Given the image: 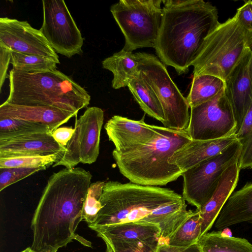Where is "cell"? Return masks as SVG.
Returning <instances> with one entry per match:
<instances>
[{
    "mask_svg": "<svg viewBox=\"0 0 252 252\" xmlns=\"http://www.w3.org/2000/svg\"><path fill=\"white\" fill-rule=\"evenodd\" d=\"M242 144L236 141L219 155L184 172L182 197L201 209L212 197L224 171L238 161Z\"/></svg>",
    "mask_w": 252,
    "mask_h": 252,
    "instance_id": "cell-9",
    "label": "cell"
},
{
    "mask_svg": "<svg viewBox=\"0 0 252 252\" xmlns=\"http://www.w3.org/2000/svg\"><path fill=\"white\" fill-rule=\"evenodd\" d=\"M252 134V102L247 112L241 127L235 134L237 139L241 143Z\"/></svg>",
    "mask_w": 252,
    "mask_h": 252,
    "instance_id": "cell-37",
    "label": "cell"
},
{
    "mask_svg": "<svg viewBox=\"0 0 252 252\" xmlns=\"http://www.w3.org/2000/svg\"><path fill=\"white\" fill-rule=\"evenodd\" d=\"M127 87L142 110L162 123L164 115L161 105L156 94L139 76L138 72Z\"/></svg>",
    "mask_w": 252,
    "mask_h": 252,
    "instance_id": "cell-25",
    "label": "cell"
},
{
    "mask_svg": "<svg viewBox=\"0 0 252 252\" xmlns=\"http://www.w3.org/2000/svg\"><path fill=\"white\" fill-rule=\"evenodd\" d=\"M198 243L201 252H252V244L247 239L225 236L221 230L207 232Z\"/></svg>",
    "mask_w": 252,
    "mask_h": 252,
    "instance_id": "cell-24",
    "label": "cell"
},
{
    "mask_svg": "<svg viewBox=\"0 0 252 252\" xmlns=\"http://www.w3.org/2000/svg\"><path fill=\"white\" fill-rule=\"evenodd\" d=\"M45 168H0V191L34 173L45 169Z\"/></svg>",
    "mask_w": 252,
    "mask_h": 252,
    "instance_id": "cell-33",
    "label": "cell"
},
{
    "mask_svg": "<svg viewBox=\"0 0 252 252\" xmlns=\"http://www.w3.org/2000/svg\"><path fill=\"white\" fill-rule=\"evenodd\" d=\"M37 132L52 133L48 126L42 124L10 118H0V140Z\"/></svg>",
    "mask_w": 252,
    "mask_h": 252,
    "instance_id": "cell-29",
    "label": "cell"
},
{
    "mask_svg": "<svg viewBox=\"0 0 252 252\" xmlns=\"http://www.w3.org/2000/svg\"><path fill=\"white\" fill-rule=\"evenodd\" d=\"M111 252H156L158 239L145 241L103 239Z\"/></svg>",
    "mask_w": 252,
    "mask_h": 252,
    "instance_id": "cell-32",
    "label": "cell"
},
{
    "mask_svg": "<svg viewBox=\"0 0 252 252\" xmlns=\"http://www.w3.org/2000/svg\"><path fill=\"white\" fill-rule=\"evenodd\" d=\"M107 252H111L109 249H107Z\"/></svg>",
    "mask_w": 252,
    "mask_h": 252,
    "instance_id": "cell-42",
    "label": "cell"
},
{
    "mask_svg": "<svg viewBox=\"0 0 252 252\" xmlns=\"http://www.w3.org/2000/svg\"><path fill=\"white\" fill-rule=\"evenodd\" d=\"M144 116L138 121L114 115L105 124L104 128L115 151L124 153L144 145L158 133L160 126L147 124Z\"/></svg>",
    "mask_w": 252,
    "mask_h": 252,
    "instance_id": "cell-14",
    "label": "cell"
},
{
    "mask_svg": "<svg viewBox=\"0 0 252 252\" xmlns=\"http://www.w3.org/2000/svg\"><path fill=\"white\" fill-rule=\"evenodd\" d=\"M42 2L43 22L39 30L56 53L69 58L82 53L84 38L64 1Z\"/></svg>",
    "mask_w": 252,
    "mask_h": 252,
    "instance_id": "cell-11",
    "label": "cell"
},
{
    "mask_svg": "<svg viewBox=\"0 0 252 252\" xmlns=\"http://www.w3.org/2000/svg\"><path fill=\"white\" fill-rule=\"evenodd\" d=\"M202 218L196 209L168 239L166 244L189 247L198 243L201 237Z\"/></svg>",
    "mask_w": 252,
    "mask_h": 252,
    "instance_id": "cell-27",
    "label": "cell"
},
{
    "mask_svg": "<svg viewBox=\"0 0 252 252\" xmlns=\"http://www.w3.org/2000/svg\"><path fill=\"white\" fill-rule=\"evenodd\" d=\"M156 252H201L198 243L189 247H178L168 244L158 246Z\"/></svg>",
    "mask_w": 252,
    "mask_h": 252,
    "instance_id": "cell-39",
    "label": "cell"
},
{
    "mask_svg": "<svg viewBox=\"0 0 252 252\" xmlns=\"http://www.w3.org/2000/svg\"><path fill=\"white\" fill-rule=\"evenodd\" d=\"M138 61L136 53L121 50L102 62V68L112 72V87L115 89L127 87L138 74Z\"/></svg>",
    "mask_w": 252,
    "mask_h": 252,
    "instance_id": "cell-23",
    "label": "cell"
},
{
    "mask_svg": "<svg viewBox=\"0 0 252 252\" xmlns=\"http://www.w3.org/2000/svg\"><path fill=\"white\" fill-rule=\"evenodd\" d=\"M190 108L186 131L192 140H214L236 134L237 124L224 88L211 99Z\"/></svg>",
    "mask_w": 252,
    "mask_h": 252,
    "instance_id": "cell-10",
    "label": "cell"
},
{
    "mask_svg": "<svg viewBox=\"0 0 252 252\" xmlns=\"http://www.w3.org/2000/svg\"><path fill=\"white\" fill-rule=\"evenodd\" d=\"M162 2L161 26L155 49L160 61L181 75L188 71L205 39L220 24L218 9L203 0Z\"/></svg>",
    "mask_w": 252,
    "mask_h": 252,
    "instance_id": "cell-2",
    "label": "cell"
},
{
    "mask_svg": "<svg viewBox=\"0 0 252 252\" xmlns=\"http://www.w3.org/2000/svg\"><path fill=\"white\" fill-rule=\"evenodd\" d=\"M191 140L186 130L160 126L158 133L146 144L124 153L114 150L112 156L120 172L130 182L164 186L182 175L180 169L168 161L176 150Z\"/></svg>",
    "mask_w": 252,
    "mask_h": 252,
    "instance_id": "cell-3",
    "label": "cell"
},
{
    "mask_svg": "<svg viewBox=\"0 0 252 252\" xmlns=\"http://www.w3.org/2000/svg\"><path fill=\"white\" fill-rule=\"evenodd\" d=\"M238 159L240 169L252 168V134L242 143Z\"/></svg>",
    "mask_w": 252,
    "mask_h": 252,
    "instance_id": "cell-35",
    "label": "cell"
},
{
    "mask_svg": "<svg viewBox=\"0 0 252 252\" xmlns=\"http://www.w3.org/2000/svg\"><path fill=\"white\" fill-rule=\"evenodd\" d=\"M139 76L158 97L163 109L164 127L186 130L190 118L189 105L159 58L153 54L136 53Z\"/></svg>",
    "mask_w": 252,
    "mask_h": 252,
    "instance_id": "cell-8",
    "label": "cell"
},
{
    "mask_svg": "<svg viewBox=\"0 0 252 252\" xmlns=\"http://www.w3.org/2000/svg\"><path fill=\"white\" fill-rule=\"evenodd\" d=\"M51 132H37L0 140V158L25 156L48 155L64 152Z\"/></svg>",
    "mask_w": 252,
    "mask_h": 252,
    "instance_id": "cell-16",
    "label": "cell"
},
{
    "mask_svg": "<svg viewBox=\"0 0 252 252\" xmlns=\"http://www.w3.org/2000/svg\"><path fill=\"white\" fill-rule=\"evenodd\" d=\"M21 252H36L33 250L31 247H28Z\"/></svg>",
    "mask_w": 252,
    "mask_h": 252,
    "instance_id": "cell-41",
    "label": "cell"
},
{
    "mask_svg": "<svg viewBox=\"0 0 252 252\" xmlns=\"http://www.w3.org/2000/svg\"><path fill=\"white\" fill-rule=\"evenodd\" d=\"M187 207L183 199L159 208L141 220L157 224L160 230L158 245L166 244L170 237L193 212L187 210Z\"/></svg>",
    "mask_w": 252,
    "mask_h": 252,
    "instance_id": "cell-21",
    "label": "cell"
},
{
    "mask_svg": "<svg viewBox=\"0 0 252 252\" xmlns=\"http://www.w3.org/2000/svg\"><path fill=\"white\" fill-rule=\"evenodd\" d=\"M236 135L214 140H191L176 150L169 163L185 172L198 163L221 153L237 141Z\"/></svg>",
    "mask_w": 252,
    "mask_h": 252,
    "instance_id": "cell-17",
    "label": "cell"
},
{
    "mask_svg": "<svg viewBox=\"0 0 252 252\" xmlns=\"http://www.w3.org/2000/svg\"><path fill=\"white\" fill-rule=\"evenodd\" d=\"M235 15L241 25L252 32V1H245V3L237 9Z\"/></svg>",
    "mask_w": 252,
    "mask_h": 252,
    "instance_id": "cell-34",
    "label": "cell"
},
{
    "mask_svg": "<svg viewBox=\"0 0 252 252\" xmlns=\"http://www.w3.org/2000/svg\"><path fill=\"white\" fill-rule=\"evenodd\" d=\"M221 232L222 234L225 236L232 237L231 231L227 227L222 229V231L221 230Z\"/></svg>",
    "mask_w": 252,
    "mask_h": 252,
    "instance_id": "cell-40",
    "label": "cell"
},
{
    "mask_svg": "<svg viewBox=\"0 0 252 252\" xmlns=\"http://www.w3.org/2000/svg\"><path fill=\"white\" fill-rule=\"evenodd\" d=\"M240 169L238 160L223 172L212 197L200 210L202 218L201 236L208 232L217 219L224 204L235 189Z\"/></svg>",
    "mask_w": 252,
    "mask_h": 252,
    "instance_id": "cell-19",
    "label": "cell"
},
{
    "mask_svg": "<svg viewBox=\"0 0 252 252\" xmlns=\"http://www.w3.org/2000/svg\"><path fill=\"white\" fill-rule=\"evenodd\" d=\"M105 184L103 181H97L92 183L88 189L82 212L83 220L88 225L95 221L101 208L100 199Z\"/></svg>",
    "mask_w": 252,
    "mask_h": 252,
    "instance_id": "cell-31",
    "label": "cell"
},
{
    "mask_svg": "<svg viewBox=\"0 0 252 252\" xmlns=\"http://www.w3.org/2000/svg\"><path fill=\"white\" fill-rule=\"evenodd\" d=\"M63 152L48 155L25 156L0 158V168H45L58 161Z\"/></svg>",
    "mask_w": 252,
    "mask_h": 252,
    "instance_id": "cell-30",
    "label": "cell"
},
{
    "mask_svg": "<svg viewBox=\"0 0 252 252\" xmlns=\"http://www.w3.org/2000/svg\"><path fill=\"white\" fill-rule=\"evenodd\" d=\"M76 114L57 108L17 105L3 102L0 106V118H10L48 126L52 132Z\"/></svg>",
    "mask_w": 252,
    "mask_h": 252,
    "instance_id": "cell-18",
    "label": "cell"
},
{
    "mask_svg": "<svg viewBox=\"0 0 252 252\" xmlns=\"http://www.w3.org/2000/svg\"><path fill=\"white\" fill-rule=\"evenodd\" d=\"M225 87V82L211 75L193 77L189 93L187 97L189 108L201 104L216 96Z\"/></svg>",
    "mask_w": 252,
    "mask_h": 252,
    "instance_id": "cell-26",
    "label": "cell"
},
{
    "mask_svg": "<svg viewBox=\"0 0 252 252\" xmlns=\"http://www.w3.org/2000/svg\"><path fill=\"white\" fill-rule=\"evenodd\" d=\"M10 63L16 70L35 73L55 70L58 63L49 57L12 51Z\"/></svg>",
    "mask_w": 252,
    "mask_h": 252,
    "instance_id": "cell-28",
    "label": "cell"
},
{
    "mask_svg": "<svg viewBox=\"0 0 252 252\" xmlns=\"http://www.w3.org/2000/svg\"><path fill=\"white\" fill-rule=\"evenodd\" d=\"M0 43L12 51L47 57L60 63L59 56L40 31L26 21L0 18Z\"/></svg>",
    "mask_w": 252,
    "mask_h": 252,
    "instance_id": "cell-13",
    "label": "cell"
},
{
    "mask_svg": "<svg viewBox=\"0 0 252 252\" xmlns=\"http://www.w3.org/2000/svg\"><path fill=\"white\" fill-rule=\"evenodd\" d=\"M174 190L131 182H105L101 208L92 227L139 220L163 206L183 200Z\"/></svg>",
    "mask_w": 252,
    "mask_h": 252,
    "instance_id": "cell-5",
    "label": "cell"
},
{
    "mask_svg": "<svg viewBox=\"0 0 252 252\" xmlns=\"http://www.w3.org/2000/svg\"><path fill=\"white\" fill-rule=\"evenodd\" d=\"M252 50V32L236 15L220 23L205 39L193 62V76L211 75L224 82L240 60Z\"/></svg>",
    "mask_w": 252,
    "mask_h": 252,
    "instance_id": "cell-6",
    "label": "cell"
},
{
    "mask_svg": "<svg viewBox=\"0 0 252 252\" xmlns=\"http://www.w3.org/2000/svg\"><path fill=\"white\" fill-rule=\"evenodd\" d=\"M9 80L7 103L53 107L77 114L91 100L83 87L57 69L31 73L12 68Z\"/></svg>",
    "mask_w": 252,
    "mask_h": 252,
    "instance_id": "cell-4",
    "label": "cell"
},
{
    "mask_svg": "<svg viewBox=\"0 0 252 252\" xmlns=\"http://www.w3.org/2000/svg\"><path fill=\"white\" fill-rule=\"evenodd\" d=\"M92 175L80 167L65 168L49 178L31 223L36 252H57L74 239Z\"/></svg>",
    "mask_w": 252,
    "mask_h": 252,
    "instance_id": "cell-1",
    "label": "cell"
},
{
    "mask_svg": "<svg viewBox=\"0 0 252 252\" xmlns=\"http://www.w3.org/2000/svg\"><path fill=\"white\" fill-rule=\"evenodd\" d=\"M244 221L252 222V182L231 194L216 220L215 227L222 230Z\"/></svg>",
    "mask_w": 252,
    "mask_h": 252,
    "instance_id": "cell-20",
    "label": "cell"
},
{
    "mask_svg": "<svg viewBox=\"0 0 252 252\" xmlns=\"http://www.w3.org/2000/svg\"><path fill=\"white\" fill-rule=\"evenodd\" d=\"M102 239L145 241L158 238L160 230L155 224L141 220L118 224L92 227Z\"/></svg>",
    "mask_w": 252,
    "mask_h": 252,
    "instance_id": "cell-22",
    "label": "cell"
},
{
    "mask_svg": "<svg viewBox=\"0 0 252 252\" xmlns=\"http://www.w3.org/2000/svg\"><path fill=\"white\" fill-rule=\"evenodd\" d=\"M74 132L71 127H59L54 130L52 134L54 139L60 145L65 147Z\"/></svg>",
    "mask_w": 252,
    "mask_h": 252,
    "instance_id": "cell-38",
    "label": "cell"
},
{
    "mask_svg": "<svg viewBox=\"0 0 252 252\" xmlns=\"http://www.w3.org/2000/svg\"><path fill=\"white\" fill-rule=\"evenodd\" d=\"M161 0H120L110 11L123 33V50L132 52L138 48H154L161 26Z\"/></svg>",
    "mask_w": 252,
    "mask_h": 252,
    "instance_id": "cell-7",
    "label": "cell"
},
{
    "mask_svg": "<svg viewBox=\"0 0 252 252\" xmlns=\"http://www.w3.org/2000/svg\"><path fill=\"white\" fill-rule=\"evenodd\" d=\"M224 91L234 113L237 133L252 102V50L247 52L225 81Z\"/></svg>",
    "mask_w": 252,
    "mask_h": 252,
    "instance_id": "cell-15",
    "label": "cell"
},
{
    "mask_svg": "<svg viewBox=\"0 0 252 252\" xmlns=\"http://www.w3.org/2000/svg\"><path fill=\"white\" fill-rule=\"evenodd\" d=\"M103 120V111L95 106L88 108L79 119H76L73 136L62 158L53 167L62 165L71 168L79 163L94 162L99 155Z\"/></svg>",
    "mask_w": 252,
    "mask_h": 252,
    "instance_id": "cell-12",
    "label": "cell"
},
{
    "mask_svg": "<svg viewBox=\"0 0 252 252\" xmlns=\"http://www.w3.org/2000/svg\"><path fill=\"white\" fill-rule=\"evenodd\" d=\"M11 50L0 43V91L5 79L9 78L7 70L11 58Z\"/></svg>",
    "mask_w": 252,
    "mask_h": 252,
    "instance_id": "cell-36",
    "label": "cell"
}]
</instances>
